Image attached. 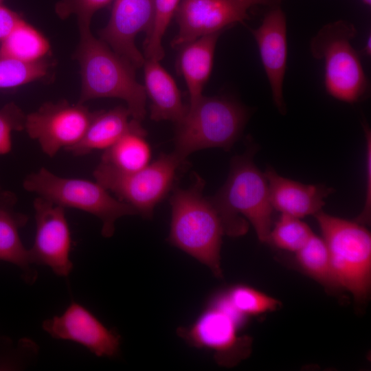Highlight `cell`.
I'll return each mask as SVG.
<instances>
[{"mask_svg": "<svg viewBox=\"0 0 371 371\" xmlns=\"http://www.w3.org/2000/svg\"><path fill=\"white\" fill-rule=\"evenodd\" d=\"M247 147L243 154L232 157L225 183L210 199L221 219L225 234L237 237L247 232V223L242 215L254 227L259 240L268 243L273 209L268 183L254 162L258 146L249 141Z\"/></svg>", "mask_w": 371, "mask_h": 371, "instance_id": "cell-1", "label": "cell"}, {"mask_svg": "<svg viewBox=\"0 0 371 371\" xmlns=\"http://www.w3.org/2000/svg\"><path fill=\"white\" fill-rule=\"evenodd\" d=\"M80 34L74 55L80 67L82 81L78 103L100 98L122 99L132 118L141 122L146 113V95L144 85L136 79V68L95 38L90 27H80Z\"/></svg>", "mask_w": 371, "mask_h": 371, "instance_id": "cell-2", "label": "cell"}, {"mask_svg": "<svg viewBox=\"0 0 371 371\" xmlns=\"http://www.w3.org/2000/svg\"><path fill=\"white\" fill-rule=\"evenodd\" d=\"M205 183L199 175L188 188H176L170 199L172 209L169 242L204 264L218 278L221 267V219L210 198L203 194Z\"/></svg>", "mask_w": 371, "mask_h": 371, "instance_id": "cell-3", "label": "cell"}, {"mask_svg": "<svg viewBox=\"0 0 371 371\" xmlns=\"http://www.w3.org/2000/svg\"><path fill=\"white\" fill-rule=\"evenodd\" d=\"M249 110L224 97H201L188 106L177 124L174 153L185 162L191 153L205 148L229 150L241 136Z\"/></svg>", "mask_w": 371, "mask_h": 371, "instance_id": "cell-4", "label": "cell"}, {"mask_svg": "<svg viewBox=\"0 0 371 371\" xmlns=\"http://www.w3.org/2000/svg\"><path fill=\"white\" fill-rule=\"evenodd\" d=\"M357 33L352 23L338 20L324 25L310 42L313 58L324 62L326 92L348 103L363 100L370 87L359 56L351 45Z\"/></svg>", "mask_w": 371, "mask_h": 371, "instance_id": "cell-5", "label": "cell"}, {"mask_svg": "<svg viewBox=\"0 0 371 371\" xmlns=\"http://www.w3.org/2000/svg\"><path fill=\"white\" fill-rule=\"evenodd\" d=\"M328 248L334 276L340 288L357 301L368 297L371 285V236L361 223L322 210L315 215Z\"/></svg>", "mask_w": 371, "mask_h": 371, "instance_id": "cell-6", "label": "cell"}, {"mask_svg": "<svg viewBox=\"0 0 371 371\" xmlns=\"http://www.w3.org/2000/svg\"><path fill=\"white\" fill-rule=\"evenodd\" d=\"M23 186L64 208L78 209L96 216L102 223V235L106 238L113 235L118 218L137 214L134 208L113 196L98 181L63 177L44 167L28 175Z\"/></svg>", "mask_w": 371, "mask_h": 371, "instance_id": "cell-7", "label": "cell"}, {"mask_svg": "<svg viewBox=\"0 0 371 371\" xmlns=\"http://www.w3.org/2000/svg\"><path fill=\"white\" fill-rule=\"evenodd\" d=\"M183 163L174 152L162 153L144 168L134 172L119 171L100 162L94 170L93 177L137 214L150 218L157 204L173 189L177 170Z\"/></svg>", "mask_w": 371, "mask_h": 371, "instance_id": "cell-8", "label": "cell"}, {"mask_svg": "<svg viewBox=\"0 0 371 371\" xmlns=\"http://www.w3.org/2000/svg\"><path fill=\"white\" fill-rule=\"evenodd\" d=\"M245 319L224 294L212 300L192 324L181 327L177 332L190 345L214 350L219 363L231 364L234 363L231 357L236 361L247 346V339L238 335Z\"/></svg>", "mask_w": 371, "mask_h": 371, "instance_id": "cell-9", "label": "cell"}, {"mask_svg": "<svg viewBox=\"0 0 371 371\" xmlns=\"http://www.w3.org/2000/svg\"><path fill=\"white\" fill-rule=\"evenodd\" d=\"M93 113L78 102H46L25 115L24 130L46 155L54 157L61 149L67 150L82 139Z\"/></svg>", "mask_w": 371, "mask_h": 371, "instance_id": "cell-10", "label": "cell"}, {"mask_svg": "<svg viewBox=\"0 0 371 371\" xmlns=\"http://www.w3.org/2000/svg\"><path fill=\"white\" fill-rule=\"evenodd\" d=\"M249 0H181L175 17L179 27L171 42L172 47L202 36L222 32L236 23L249 19Z\"/></svg>", "mask_w": 371, "mask_h": 371, "instance_id": "cell-11", "label": "cell"}, {"mask_svg": "<svg viewBox=\"0 0 371 371\" xmlns=\"http://www.w3.org/2000/svg\"><path fill=\"white\" fill-rule=\"evenodd\" d=\"M36 232L30 249L32 264L49 267L59 276L73 269L70 259L71 237L65 208L37 196L33 203Z\"/></svg>", "mask_w": 371, "mask_h": 371, "instance_id": "cell-12", "label": "cell"}, {"mask_svg": "<svg viewBox=\"0 0 371 371\" xmlns=\"http://www.w3.org/2000/svg\"><path fill=\"white\" fill-rule=\"evenodd\" d=\"M42 327L53 338L79 344L99 357H114L120 351V336L76 302L61 315L45 319Z\"/></svg>", "mask_w": 371, "mask_h": 371, "instance_id": "cell-13", "label": "cell"}, {"mask_svg": "<svg viewBox=\"0 0 371 371\" xmlns=\"http://www.w3.org/2000/svg\"><path fill=\"white\" fill-rule=\"evenodd\" d=\"M154 16V0H115L109 22L99 32L100 39L139 68L145 58L135 45V38L143 32L149 34Z\"/></svg>", "mask_w": 371, "mask_h": 371, "instance_id": "cell-14", "label": "cell"}, {"mask_svg": "<svg viewBox=\"0 0 371 371\" xmlns=\"http://www.w3.org/2000/svg\"><path fill=\"white\" fill-rule=\"evenodd\" d=\"M251 32L258 45L274 104L281 114H284L286 109L283 98V82L287 60L284 12L279 7L273 8L265 15L260 25Z\"/></svg>", "mask_w": 371, "mask_h": 371, "instance_id": "cell-15", "label": "cell"}, {"mask_svg": "<svg viewBox=\"0 0 371 371\" xmlns=\"http://www.w3.org/2000/svg\"><path fill=\"white\" fill-rule=\"evenodd\" d=\"M264 174L273 208L300 218L321 211L324 199L334 192L324 185H307L285 178L271 168Z\"/></svg>", "mask_w": 371, "mask_h": 371, "instance_id": "cell-16", "label": "cell"}, {"mask_svg": "<svg viewBox=\"0 0 371 371\" xmlns=\"http://www.w3.org/2000/svg\"><path fill=\"white\" fill-rule=\"evenodd\" d=\"M144 89L150 101V116L153 120H169L179 123L188 111L180 91L171 75L159 60L145 58Z\"/></svg>", "mask_w": 371, "mask_h": 371, "instance_id": "cell-17", "label": "cell"}, {"mask_svg": "<svg viewBox=\"0 0 371 371\" xmlns=\"http://www.w3.org/2000/svg\"><path fill=\"white\" fill-rule=\"evenodd\" d=\"M16 197L10 192L0 191V261L10 262L22 271L23 280L32 283L36 272L31 267L30 249L21 239L19 231L27 222V216L16 212Z\"/></svg>", "mask_w": 371, "mask_h": 371, "instance_id": "cell-18", "label": "cell"}, {"mask_svg": "<svg viewBox=\"0 0 371 371\" xmlns=\"http://www.w3.org/2000/svg\"><path fill=\"white\" fill-rule=\"evenodd\" d=\"M140 122L132 118L127 107L94 112L82 139L67 150L76 157L104 150L126 133L141 126Z\"/></svg>", "mask_w": 371, "mask_h": 371, "instance_id": "cell-19", "label": "cell"}, {"mask_svg": "<svg viewBox=\"0 0 371 371\" xmlns=\"http://www.w3.org/2000/svg\"><path fill=\"white\" fill-rule=\"evenodd\" d=\"M221 32L206 35L180 47L177 69L186 83L190 104L203 96L213 67L216 45Z\"/></svg>", "mask_w": 371, "mask_h": 371, "instance_id": "cell-20", "label": "cell"}, {"mask_svg": "<svg viewBox=\"0 0 371 371\" xmlns=\"http://www.w3.org/2000/svg\"><path fill=\"white\" fill-rule=\"evenodd\" d=\"M146 136L142 126L130 131L104 150L100 162L122 172H134L144 168L151 157Z\"/></svg>", "mask_w": 371, "mask_h": 371, "instance_id": "cell-21", "label": "cell"}, {"mask_svg": "<svg viewBox=\"0 0 371 371\" xmlns=\"http://www.w3.org/2000/svg\"><path fill=\"white\" fill-rule=\"evenodd\" d=\"M49 50L50 45L45 36L23 19L0 43V57L25 62L45 59Z\"/></svg>", "mask_w": 371, "mask_h": 371, "instance_id": "cell-22", "label": "cell"}, {"mask_svg": "<svg viewBox=\"0 0 371 371\" xmlns=\"http://www.w3.org/2000/svg\"><path fill=\"white\" fill-rule=\"evenodd\" d=\"M295 253L298 265L308 276L329 289L340 288L334 276L323 238L313 234Z\"/></svg>", "mask_w": 371, "mask_h": 371, "instance_id": "cell-23", "label": "cell"}, {"mask_svg": "<svg viewBox=\"0 0 371 371\" xmlns=\"http://www.w3.org/2000/svg\"><path fill=\"white\" fill-rule=\"evenodd\" d=\"M50 67L45 58L35 62L0 57V89L14 88L44 78Z\"/></svg>", "mask_w": 371, "mask_h": 371, "instance_id": "cell-24", "label": "cell"}, {"mask_svg": "<svg viewBox=\"0 0 371 371\" xmlns=\"http://www.w3.org/2000/svg\"><path fill=\"white\" fill-rule=\"evenodd\" d=\"M313 234L308 225L300 218L281 214L271 230L268 243L277 248L296 252Z\"/></svg>", "mask_w": 371, "mask_h": 371, "instance_id": "cell-25", "label": "cell"}, {"mask_svg": "<svg viewBox=\"0 0 371 371\" xmlns=\"http://www.w3.org/2000/svg\"><path fill=\"white\" fill-rule=\"evenodd\" d=\"M225 295L232 307L245 317L273 311L280 304L276 299L247 285H236Z\"/></svg>", "mask_w": 371, "mask_h": 371, "instance_id": "cell-26", "label": "cell"}, {"mask_svg": "<svg viewBox=\"0 0 371 371\" xmlns=\"http://www.w3.org/2000/svg\"><path fill=\"white\" fill-rule=\"evenodd\" d=\"M181 0H154L152 28L144 43V58L161 60L164 57L162 38Z\"/></svg>", "mask_w": 371, "mask_h": 371, "instance_id": "cell-27", "label": "cell"}, {"mask_svg": "<svg viewBox=\"0 0 371 371\" xmlns=\"http://www.w3.org/2000/svg\"><path fill=\"white\" fill-rule=\"evenodd\" d=\"M25 115L13 102L6 104L0 109V155L11 151L12 133L24 130Z\"/></svg>", "mask_w": 371, "mask_h": 371, "instance_id": "cell-28", "label": "cell"}, {"mask_svg": "<svg viewBox=\"0 0 371 371\" xmlns=\"http://www.w3.org/2000/svg\"><path fill=\"white\" fill-rule=\"evenodd\" d=\"M112 0H61L56 5V12L62 19L75 14L79 27H90L93 14Z\"/></svg>", "mask_w": 371, "mask_h": 371, "instance_id": "cell-29", "label": "cell"}, {"mask_svg": "<svg viewBox=\"0 0 371 371\" xmlns=\"http://www.w3.org/2000/svg\"><path fill=\"white\" fill-rule=\"evenodd\" d=\"M363 125L366 139V197L362 212L356 220L361 224L368 223L370 221L371 210V133L368 124Z\"/></svg>", "mask_w": 371, "mask_h": 371, "instance_id": "cell-30", "label": "cell"}, {"mask_svg": "<svg viewBox=\"0 0 371 371\" xmlns=\"http://www.w3.org/2000/svg\"><path fill=\"white\" fill-rule=\"evenodd\" d=\"M22 20L18 13L0 4V43L13 32Z\"/></svg>", "mask_w": 371, "mask_h": 371, "instance_id": "cell-31", "label": "cell"}, {"mask_svg": "<svg viewBox=\"0 0 371 371\" xmlns=\"http://www.w3.org/2000/svg\"><path fill=\"white\" fill-rule=\"evenodd\" d=\"M363 54L366 56H370L371 54V36H369L367 38V41L365 44V47L362 50Z\"/></svg>", "mask_w": 371, "mask_h": 371, "instance_id": "cell-32", "label": "cell"}, {"mask_svg": "<svg viewBox=\"0 0 371 371\" xmlns=\"http://www.w3.org/2000/svg\"><path fill=\"white\" fill-rule=\"evenodd\" d=\"M254 5H270L274 0H249Z\"/></svg>", "mask_w": 371, "mask_h": 371, "instance_id": "cell-33", "label": "cell"}, {"mask_svg": "<svg viewBox=\"0 0 371 371\" xmlns=\"http://www.w3.org/2000/svg\"><path fill=\"white\" fill-rule=\"evenodd\" d=\"M367 5H371V0H361Z\"/></svg>", "mask_w": 371, "mask_h": 371, "instance_id": "cell-34", "label": "cell"}, {"mask_svg": "<svg viewBox=\"0 0 371 371\" xmlns=\"http://www.w3.org/2000/svg\"><path fill=\"white\" fill-rule=\"evenodd\" d=\"M0 191H1V188H0Z\"/></svg>", "mask_w": 371, "mask_h": 371, "instance_id": "cell-35", "label": "cell"}, {"mask_svg": "<svg viewBox=\"0 0 371 371\" xmlns=\"http://www.w3.org/2000/svg\"><path fill=\"white\" fill-rule=\"evenodd\" d=\"M1 0H0V2H1Z\"/></svg>", "mask_w": 371, "mask_h": 371, "instance_id": "cell-36", "label": "cell"}]
</instances>
